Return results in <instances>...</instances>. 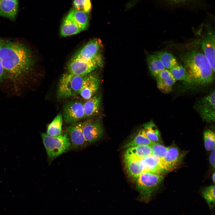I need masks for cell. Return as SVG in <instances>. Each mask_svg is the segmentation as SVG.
<instances>
[{"mask_svg":"<svg viewBox=\"0 0 215 215\" xmlns=\"http://www.w3.org/2000/svg\"><path fill=\"white\" fill-rule=\"evenodd\" d=\"M0 59L6 75L14 79L28 73L34 62L30 50L17 42L4 41L0 50Z\"/></svg>","mask_w":215,"mask_h":215,"instance_id":"cell-1","label":"cell"},{"mask_svg":"<svg viewBox=\"0 0 215 215\" xmlns=\"http://www.w3.org/2000/svg\"><path fill=\"white\" fill-rule=\"evenodd\" d=\"M180 58L189 74L191 84L205 85L213 81L215 72L203 52L192 50L182 54Z\"/></svg>","mask_w":215,"mask_h":215,"instance_id":"cell-2","label":"cell"},{"mask_svg":"<svg viewBox=\"0 0 215 215\" xmlns=\"http://www.w3.org/2000/svg\"><path fill=\"white\" fill-rule=\"evenodd\" d=\"M163 179L160 174L143 172L135 181L137 190L139 193V200L149 202L158 190Z\"/></svg>","mask_w":215,"mask_h":215,"instance_id":"cell-3","label":"cell"},{"mask_svg":"<svg viewBox=\"0 0 215 215\" xmlns=\"http://www.w3.org/2000/svg\"><path fill=\"white\" fill-rule=\"evenodd\" d=\"M41 134L48 157L50 160L66 152L71 147L70 139L66 133L57 136L42 133Z\"/></svg>","mask_w":215,"mask_h":215,"instance_id":"cell-4","label":"cell"},{"mask_svg":"<svg viewBox=\"0 0 215 215\" xmlns=\"http://www.w3.org/2000/svg\"><path fill=\"white\" fill-rule=\"evenodd\" d=\"M103 59L87 61L73 57L67 65L68 73L85 76L92 72L102 64Z\"/></svg>","mask_w":215,"mask_h":215,"instance_id":"cell-5","label":"cell"},{"mask_svg":"<svg viewBox=\"0 0 215 215\" xmlns=\"http://www.w3.org/2000/svg\"><path fill=\"white\" fill-rule=\"evenodd\" d=\"M103 44L101 40L95 38L89 41L73 56L87 61L102 59Z\"/></svg>","mask_w":215,"mask_h":215,"instance_id":"cell-6","label":"cell"},{"mask_svg":"<svg viewBox=\"0 0 215 215\" xmlns=\"http://www.w3.org/2000/svg\"><path fill=\"white\" fill-rule=\"evenodd\" d=\"M63 118L65 123L73 124L85 118L83 103L79 101L68 102L64 106Z\"/></svg>","mask_w":215,"mask_h":215,"instance_id":"cell-7","label":"cell"},{"mask_svg":"<svg viewBox=\"0 0 215 215\" xmlns=\"http://www.w3.org/2000/svg\"><path fill=\"white\" fill-rule=\"evenodd\" d=\"M215 91L199 100L196 104V111L206 122L215 121Z\"/></svg>","mask_w":215,"mask_h":215,"instance_id":"cell-8","label":"cell"},{"mask_svg":"<svg viewBox=\"0 0 215 215\" xmlns=\"http://www.w3.org/2000/svg\"><path fill=\"white\" fill-rule=\"evenodd\" d=\"M185 153L175 146L168 147L164 158L161 161L164 171H171L177 168L182 162Z\"/></svg>","mask_w":215,"mask_h":215,"instance_id":"cell-9","label":"cell"},{"mask_svg":"<svg viewBox=\"0 0 215 215\" xmlns=\"http://www.w3.org/2000/svg\"><path fill=\"white\" fill-rule=\"evenodd\" d=\"M100 82V76L97 72H93L86 75L79 94L81 97L86 100L91 98L99 89Z\"/></svg>","mask_w":215,"mask_h":215,"instance_id":"cell-10","label":"cell"},{"mask_svg":"<svg viewBox=\"0 0 215 215\" xmlns=\"http://www.w3.org/2000/svg\"><path fill=\"white\" fill-rule=\"evenodd\" d=\"M83 130L86 142H96L102 136L104 129L100 120H88L83 122Z\"/></svg>","mask_w":215,"mask_h":215,"instance_id":"cell-11","label":"cell"},{"mask_svg":"<svg viewBox=\"0 0 215 215\" xmlns=\"http://www.w3.org/2000/svg\"><path fill=\"white\" fill-rule=\"evenodd\" d=\"M83 122H78L67 128L66 133L68 137L71 147L77 148L84 147L86 143L83 134Z\"/></svg>","mask_w":215,"mask_h":215,"instance_id":"cell-12","label":"cell"},{"mask_svg":"<svg viewBox=\"0 0 215 215\" xmlns=\"http://www.w3.org/2000/svg\"><path fill=\"white\" fill-rule=\"evenodd\" d=\"M203 53L215 72V33L210 30L201 42Z\"/></svg>","mask_w":215,"mask_h":215,"instance_id":"cell-13","label":"cell"},{"mask_svg":"<svg viewBox=\"0 0 215 215\" xmlns=\"http://www.w3.org/2000/svg\"><path fill=\"white\" fill-rule=\"evenodd\" d=\"M156 78L158 88L164 93L170 92L176 82L169 70L167 69L161 71Z\"/></svg>","mask_w":215,"mask_h":215,"instance_id":"cell-14","label":"cell"},{"mask_svg":"<svg viewBox=\"0 0 215 215\" xmlns=\"http://www.w3.org/2000/svg\"><path fill=\"white\" fill-rule=\"evenodd\" d=\"M140 159L124 157L125 167L128 174L130 178L135 181L139 175L144 172Z\"/></svg>","mask_w":215,"mask_h":215,"instance_id":"cell-15","label":"cell"},{"mask_svg":"<svg viewBox=\"0 0 215 215\" xmlns=\"http://www.w3.org/2000/svg\"><path fill=\"white\" fill-rule=\"evenodd\" d=\"M83 103L85 117L89 118L98 115L100 110L102 97L100 94L94 95Z\"/></svg>","mask_w":215,"mask_h":215,"instance_id":"cell-16","label":"cell"},{"mask_svg":"<svg viewBox=\"0 0 215 215\" xmlns=\"http://www.w3.org/2000/svg\"><path fill=\"white\" fill-rule=\"evenodd\" d=\"M144 172L161 174L164 171L160 160L158 157L152 154L140 159Z\"/></svg>","mask_w":215,"mask_h":215,"instance_id":"cell-17","label":"cell"},{"mask_svg":"<svg viewBox=\"0 0 215 215\" xmlns=\"http://www.w3.org/2000/svg\"><path fill=\"white\" fill-rule=\"evenodd\" d=\"M57 96L59 99H64L72 96L71 74L65 73L61 77L58 85Z\"/></svg>","mask_w":215,"mask_h":215,"instance_id":"cell-18","label":"cell"},{"mask_svg":"<svg viewBox=\"0 0 215 215\" xmlns=\"http://www.w3.org/2000/svg\"><path fill=\"white\" fill-rule=\"evenodd\" d=\"M18 8V1L12 0H0V16L14 20Z\"/></svg>","mask_w":215,"mask_h":215,"instance_id":"cell-19","label":"cell"},{"mask_svg":"<svg viewBox=\"0 0 215 215\" xmlns=\"http://www.w3.org/2000/svg\"><path fill=\"white\" fill-rule=\"evenodd\" d=\"M152 154V152L150 146L142 145L127 148L124 154V157L141 159Z\"/></svg>","mask_w":215,"mask_h":215,"instance_id":"cell-20","label":"cell"},{"mask_svg":"<svg viewBox=\"0 0 215 215\" xmlns=\"http://www.w3.org/2000/svg\"><path fill=\"white\" fill-rule=\"evenodd\" d=\"M82 31L68 14L62 24L60 34L62 36L66 37L77 34Z\"/></svg>","mask_w":215,"mask_h":215,"instance_id":"cell-21","label":"cell"},{"mask_svg":"<svg viewBox=\"0 0 215 215\" xmlns=\"http://www.w3.org/2000/svg\"><path fill=\"white\" fill-rule=\"evenodd\" d=\"M167 5L174 7H189L193 9L205 7L203 0H161Z\"/></svg>","mask_w":215,"mask_h":215,"instance_id":"cell-22","label":"cell"},{"mask_svg":"<svg viewBox=\"0 0 215 215\" xmlns=\"http://www.w3.org/2000/svg\"><path fill=\"white\" fill-rule=\"evenodd\" d=\"M147 60L150 74L155 77L156 78L161 71L166 69L159 59L154 53L148 55Z\"/></svg>","mask_w":215,"mask_h":215,"instance_id":"cell-23","label":"cell"},{"mask_svg":"<svg viewBox=\"0 0 215 215\" xmlns=\"http://www.w3.org/2000/svg\"><path fill=\"white\" fill-rule=\"evenodd\" d=\"M68 14L74 22L83 31L87 29L89 22L88 13L73 9L71 10Z\"/></svg>","mask_w":215,"mask_h":215,"instance_id":"cell-24","label":"cell"},{"mask_svg":"<svg viewBox=\"0 0 215 215\" xmlns=\"http://www.w3.org/2000/svg\"><path fill=\"white\" fill-rule=\"evenodd\" d=\"M63 121L62 115L61 113H59L48 125L46 134L52 136L61 135Z\"/></svg>","mask_w":215,"mask_h":215,"instance_id":"cell-25","label":"cell"},{"mask_svg":"<svg viewBox=\"0 0 215 215\" xmlns=\"http://www.w3.org/2000/svg\"><path fill=\"white\" fill-rule=\"evenodd\" d=\"M142 128L146 136L152 142L159 143L160 141L159 131L153 122L146 123L143 125Z\"/></svg>","mask_w":215,"mask_h":215,"instance_id":"cell-26","label":"cell"},{"mask_svg":"<svg viewBox=\"0 0 215 215\" xmlns=\"http://www.w3.org/2000/svg\"><path fill=\"white\" fill-rule=\"evenodd\" d=\"M159 59L166 69L169 70L178 64L175 56L166 51H161L154 53Z\"/></svg>","mask_w":215,"mask_h":215,"instance_id":"cell-27","label":"cell"},{"mask_svg":"<svg viewBox=\"0 0 215 215\" xmlns=\"http://www.w3.org/2000/svg\"><path fill=\"white\" fill-rule=\"evenodd\" d=\"M155 142H152L146 136L143 128H142L133 139L126 144L124 147L127 149L130 147L142 145L151 146Z\"/></svg>","mask_w":215,"mask_h":215,"instance_id":"cell-28","label":"cell"},{"mask_svg":"<svg viewBox=\"0 0 215 215\" xmlns=\"http://www.w3.org/2000/svg\"><path fill=\"white\" fill-rule=\"evenodd\" d=\"M169 70L176 80H181L187 83H191L189 74L182 65L178 63Z\"/></svg>","mask_w":215,"mask_h":215,"instance_id":"cell-29","label":"cell"},{"mask_svg":"<svg viewBox=\"0 0 215 215\" xmlns=\"http://www.w3.org/2000/svg\"><path fill=\"white\" fill-rule=\"evenodd\" d=\"M85 76H79L71 74V84L72 96L79 94L84 83Z\"/></svg>","mask_w":215,"mask_h":215,"instance_id":"cell-30","label":"cell"},{"mask_svg":"<svg viewBox=\"0 0 215 215\" xmlns=\"http://www.w3.org/2000/svg\"><path fill=\"white\" fill-rule=\"evenodd\" d=\"M203 198L211 210L215 208V185H211L205 188L202 192Z\"/></svg>","mask_w":215,"mask_h":215,"instance_id":"cell-31","label":"cell"},{"mask_svg":"<svg viewBox=\"0 0 215 215\" xmlns=\"http://www.w3.org/2000/svg\"><path fill=\"white\" fill-rule=\"evenodd\" d=\"M205 147L208 151L215 148V135L214 132L211 130L205 131L204 133Z\"/></svg>","mask_w":215,"mask_h":215,"instance_id":"cell-32","label":"cell"},{"mask_svg":"<svg viewBox=\"0 0 215 215\" xmlns=\"http://www.w3.org/2000/svg\"><path fill=\"white\" fill-rule=\"evenodd\" d=\"M74 9L80 11L88 13L91 9L90 0H74Z\"/></svg>","mask_w":215,"mask_h":215,"instance_id":"cell-33","label":"cell"},{"mask_svg":"<svg viewBox=\"0 0 215 215\" xmlns=\"http://www.w3.org/2000/svg\"><path fill=\"white\" fill-rule=\"evenodd\" d=\"M151 146L152 154L158 157L162 160L164 158L167 151L168 147L158 143H155Z\"/></svg>","mask_w":215,"mask_h":215,"instance_id":"cell-34","label":"cell"},{"mask_svg":"<svg viewBox=\"0 0 215 215\" xmlns=\"http://www.w3.org/2000/svg\"><path fill=\"white\" fill-rule=\"evenodd\" d=\"M215 151L214 148L212 150L209 158L210 162L214 169L215 168Z\"/></svg>","mask_w":215,"mask_h":215,"instance_id":"cell-35","label":"cell"},{"mask_svg":"<svg viewBox=\"0 0 215 215\" xmlns=\"http://www.w3.org/2000/svg\"><path fill=\"white\" fill-rule=\"evenodd\" d=\"M6 75L1 62L0 59V81H2Z\"/></svg>","mask_w":215,"mask_h":215,"instance_id":"cell-36","label":"cell"},{"mask_svg":"<svg viewBox=\"0 0 215 215\" xmlns=\"http://www.w3.org/2000/svg\"><path fill=\"white\" fill-rule=\"evenodd\" d=\"M4 41L0 39V50L4 44Z\"/></svg>","mask_w":215,"mask_h":215,"instance_id":"cell-37","label":"cell"},{"mask_svg":"<svg viewBox=\"0 0 215 215\" xmlns=\"http://www.w3.org/2000/svg\"><path fill=\"white\" fill-rule=\"evenodd\" d=\"M212 179L213 182L214 183L215 182V172H214L212 176Z\"/></svg>","mask_w":215,"mask_h":215,"instance_id":"cell-38","label":"cell"},{"mask_svg":"<svg viewBox=\"0 0 215 215\" xmlns=\"http://www.w3.org/2000/svg\"><path fill=\"white\" fill-rule=\"evenodd\" d=\"M12 0L18 1V0Z\"/></svg>","mask_w":215,"mask_h":215,"instance_id":"cell-39","label":"cell"}]
</instances>
